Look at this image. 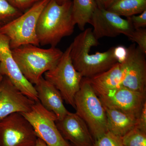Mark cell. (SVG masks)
Masks as SVG:
<instances>
[{"label":"cell","instance_id":"20","mask_svg":"<svg viewBox=\"0 0 146 146\" xmlns=\"http://www.w3.org/2000/svg\"><path fill=\"white\" fill-rule=\"evenodd\" d=\"M23 13L7 0H0V23L3 25L15 20Z\"/></svg>","mask_w":146,"mask_h":146},{"label":"cell","instance_id":"24","mask_svg":"<svg viewBox=\"0 0 146 146\" xmlns=\"http://www.w3.org/2000/svg\"><path fill=\"white\" fill-rule=\"evenodd\" d=\"M10 4L21 11L25 12L35 3L42 0H7Z\"/></svg>","mask_w":146,"mask_h":146},{"label":"cell","instance_id":"28","mask_svg":"<svg viewBox=\"0 0 146 146\" xmlns=\"http://www.w3.org/2000/svg\"><path fill=\"white\" fill-rule=\"evenodd\" d=\"M115 0H96L98 7L107 9Z\"/></svg>","mask_w":146,"mask_h":146},{"label":"cell","instance_id":"26","mask_svg":"<svg viewBox=\"0 0 146 146\" xmlns=\"http://www.w3.org/2000/svg\"><path fill=\"white\" fill-rule=\"evenodd\" d=\"M127 54V48L122 45L114 47L113 55L118 63H122L125 60Z\"/></svg>","mask_w":146,"mask_h":146},{"label":"cell","instance_id":"8","mask_svg":"<svg viewBox=\"0 0 146 146\" xmlns=\"http://www.w3.org/2000/svg\"><path fill=\"white\" fill-rule=\"evenodd\" d=\"M37 138L22 113H13L0 120V146H35Z\"/></svg>","mask_w":146,"mask_h":146},{"label":"cell","instance_id":"11","mask_svg":"<svg viewBox=\"0 0 146 146\" xmlns=\"http://www.w3.org/2000/svg\"><path fill=\"white\" fill-rule=\"evenodd\" d=\"M127 48L126 58L120 63L124 74L122 86L133 91L146 93V54L135 44Z\"/></svg>","mask_w":146,"mask_h":146},{"label":"cell","instance_id":"29","mask_svg":"<svg viewBox=\"0 0 146 146\" xmlns=\"http://www.w3.org/2000/svg\"><path fill=\"white\" fill-rule=\"evenodd\" d=\"M35 146H48L45 142L40 139V138H38L37 141H36V144Z\"/></svg>","mask_w":146,"mask_h":146},{"label":"cell","instance_id":"7","mask_svg":"<svg viewBox=\"0 0 146 146\" xmlns=\"http://www.w3.org/2000/svg\"><path fill=\"white\" fill-rule=\"evenodd\" d=\"M33 127L37 138L48 146H71L64 139L56 125V116L36 102L28 112L22 113Z\"/></svg>","mask_w":146,"mask_h":146},{"label":"cell","instance_id":"5","mask_svg":"<svg viewBox=\"0 0 146 146\" xmlns=\"http://www.w3.org/2000/svg\"><path fill=\"white\" fill-rule=\"evenodd\" d=\"M50 0H42L15 20L0 28V33L9 38L11 49L23 45L39 46L36 33L39 16Z\"/></svg>","mask_w":146,"mask_h":146},{"label":"cell","instance_id":"31","mask_svg":"<svg viewBox=\"0 0 146 146\" xmlns=\"http://www.w3.org/2000/svg\"><path fill=\"white\" fill-rule=\"evenodd\" d=\"M3 76H2L0 74V84H1V82L3 78Z\"/></svg>","mask_w":146,"mask_h":146},{"label":"cell","instance_id":"14","mask_svg":"<svg viewBox=\"0 0 146 146\" xmlns=\"http://www.w3.org/2000/svg\"><path fill=\"white\" fill-rule=\"evenodd\" d=\"M56 125L66 141L74 146H94V141L88 126L76 113L70 112Z\"/></svg>","mask_w":146,"mask_h":146},{"label":"cell","instance_id":"9","mask_svg":"<svg viewBox=\"0 0 146 146\" xmlns=\"http://www.w3.org/2000/svg\"><path fill=\"white\" fill-rule=\"evenodd\" d=\"M0 74L8 78L24 94L35 102L38 101L35 86L28 81L13 58L9 40L0 33Z\"/></svg>","mask_w":146,"mask_h":146},{"label":"cell","instance_id":"30","mask_svg":"<svg viewBox=\"0 0 146 146\" xmlns=\"http://www.w3.org/2000/svg\"><path fill=\"white\" fill-rule=\"evenodd\" d=\"M54 1L59 4L61 5L69 1H71V0H54Z\"/></svg>","mask_w":146,"mask_h":146},{"label":"cell","instance_id":"25","mask_svg":"<svg viewBox=\"0 0 146 146\" xmlns=\"http://www.w3.org/2000/svg\"><path fill=\"white\" fill-rule=\"evenodd\" d=\"M127 18L130 21L134 29L145 28L146 27V10L138 16L133 15Z\"/></svg>","mask_w":146,"mask_h":146},{"label":"cell","instance_id":"12","mask_svg":"<svg viewBox=\"0 0 146 146\" xmlns=\"http://www.w3.org/2000/svg\"><path fill=\"white\" fill-rule=\"evenodd\" d=\"M36 102L24 95L6 76L0 84V120L14 113L28 112Z\"/></svg>","mask_w":146,"mask_h":146},{"label":"cell","instance_id":"21","mask_svg":"<svg viewBox=\"0 0 146 146\" xmlns=\"http://www.w3.org/2000/svg\"><path fill=\"white\" fill-rule=\"evenodd\" d=\"M125 146H146V133L135 127L121 137Z\"/></svg>","mask_w":146,"mask_h":146},{"label":"cell","instance_id":"16","mask_svg":"<svg viewBox=\"0 0 146 146\" xmlns=\"http://www.w3.org/2000/svg\"><path fill=\"white\" fill-rule=\"evenodd\" d=\"M86 78L99 98L107 96L122 87L124 78L122 66L118 62L105 72Z\"/></svg>","mask_w":146,"mask_h":146},{"label":"cell","instance_id":"15","mask_svg":"<svg viewBox=\"0 0 146 146\" xmlns=\"http://www.w3.org/2000/svg\"><path fill=\"white\" fill-rule=\"evenodd\" d=\"M34 86L38 101L45 109L56 116L57 120L62 119L69 113L59 91L43 77Z\"/></svg>","mask_w":146,"mask_h":146},{"label":"cell","instance_id":"23","mask_svg":"<svg viewBox=\"0 0 146 146\" xmlns=\"http://www.w3.org/2000/svg\"><path fill=\"white\" fill-rule=\"evenodd\" d=\"M127 37L131 41L136 43L139 49L146 55V29H134Z\"/></svg>","mask_w":146,"mask_h":146},{"label":"cell","instance_id":"32","mask_svg":"<svg viewBox=\"0 0 146 146\" xmlns=\"http://www.w3.org/2000/svg\"><path fill=\"white\" fill-rule=\"evenodd\" d=\"M3 25V24H2L1 23H0V28H1V27Z\"/></svg>","mask_w":146,"mask_h":146},{"label":"cell","instance_id":"6","mask_svg":"<svg viewBox=\"0 0 146 146\" xmlns=\"http://www.w3.org/2000/svg\"><path fill=\"white\" fill-rule=\"evenodd\" d=\"M71 49L70 45L55 67L44 73V78L59 91L66 103L75 108V97L80 89L83 78L73 65Z\"/></svg>","mask_w":146,"mask_h":146},{"label":"cell","instance_id":"18","mask_svg":"<svg viewBox=\"0 0 146 146\" xmlns=\"http://www.w3.org/2000/svg\"><path fill=\"white\" fill-rule=\"evenodd\" d=\"M74 22L81 30H84L98 6L96 0H72Z\"/></svg>","mask_w":146,"mask_h":146},{"label":"cell","instance_id":"17","mask_svg":"<svg viewBox=\"0 0 146 146\" xmlns=\"http://www.w3.org/2000/svg\"><path fill=\"white\" fill-rule=\"evenodd\" d=\"M107 117L108 131L123 137L136 127L137 118L117 110L104 107Z\"/></svg>","mask_w":146,"mask_h":146},{"label":"cell","instance_id":"27","mask_svg":"<svg viewBox=\"0 0 146 146\" xmlns=\"http://www.w3.org/2000/svg\"><path fill=\"white\" fill-rule=\"evenodd\" d=\"M136 127L146 133V102L144 104L141 113L137 118Z\"/></svg>","mask_w":146,"mask_h":146},{"label":"cell","instance_id":"13","mask_svg":"<svg viewBox=\"0 0 146 146\" xmlns=\"http://www.w3.org/2000/svg\"><path fill=\"white\" fill-rule=\"evenodd\" d=\"M99 98L104 107L119 110L137 119L146 102V93L133 91L123 86L109 96Z\"/></svg>","mask_w":146,"mask_h":146},{"label":"cell","instance_id":"22","mask_svg":"<svg viewBox=\"0 0 146 146\" xmlns=\"http://www.w3.org/2000/svg\"><path fill=\"white\" fill-rule=\"evenodd\" d=\"M94 146H125L122 138L107 131L96 140Z\"/></svg>","mask_w":146,"mask_h":146},{"label":"cell","instance_id":"19","mask_svg":"<svg viewBox=\"0 0 146 146\" xmlns=\"http://www.w3.org/2000/svg\"><path fill=\"white\" fill-rule=\"evenodd\" d=\"M106 9L128 18L146 10V0H115Z\"/></svg>","mask_w":146,"mask_h":146},{"label":"cell","instance_id":"2","mask_svg":"<svg viewBox=\"0 0 146 146\" xmlns=\"http://www.w3.org/2000/svg\"><path fill=\"white\" fill-rule=\"evenodd\" d=\"M75 25L72 14V0L61 5L54 0H50L36 25L39 45L56 46L63 38L72 34Z\"/></svg>","mask_w":146,"mask_h":146},{"label":"cell","instance_id":"10","mask_svg":"<svg viewBox=\"0 0 146 146\" xmlns=\"http://www.w3.org/2000/svg\"><path fill=\"white\" fill-rule=\"evenodd\" d=\"M89 24L93 27L94 36L98 40L104 37H115L123 34L127 36L133 31L131 23L116 13L98 7Z\"/></svg>","mask_w":146,"mask_h":146},{"label":"cell","instance_id":"4","mask_svg":"<svg viewBox=\"0 0 146 146\" xmlns=\"http://www.w3.org/2000/svg\"><path fill=\"white\" fill-rule=\"evenodd\" d=\"M74 104L76 114L88 126L94 141L108 131L104 106L87 78L82 80Z\"/></svg>","mask_w":146,"mask_h":146},{"label":"cell","instance_id":"3","mask_svg":"<svg viewBox=\"0 0 146 146\" xmlns=\"http://www.w3.org/2000/svg\"><path fill=\"white\" fill-rule=\"evenodd\" d=\"M11 52L22 74L33 85L55 67L63 53L56 47L44 49L32 44L23 45L11 49Z\"/></svg>","mask_w":146,"mask_h":146},{"label":"cell","instance_id":"1","mask_svg":"<svg viewBox=\"0 0 146 146\" xmlns=\"http://www.w3.org/2000/svg\"><path fill=\"white\" fill-rule=\"evenodd\" d=\"M99 44L98 40L91 28L78 34L70 44L73 65L83 78H90L109 70L118 63L113 55L114 47L104 52L90 53L91 48Z\"/></svg>","mask_w":146,"mask_h":146}]
</instances>
